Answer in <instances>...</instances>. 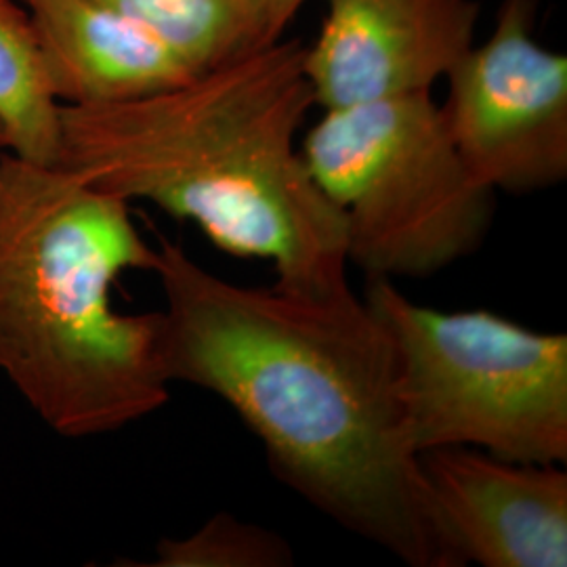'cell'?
Returning a JSON list of instances; mask_svg holds the SVG:
<instances>
[{
  "label": "cell",
  "mask_w": 567,
  "mask_h": 567,
  "mask_svg": "<svg viewBox=\"0 0 567 567\" xmlns=\"http://www.w3.org/2000/svg\"><path fill=\"white\" fill-rule=\"evenodd\" d=\"M20 2L61 105L140 100L196 76L154 34L97 0Z\"/></svg>",
  "instance_id": "9c48e42d"
},
{
  "label": "cell",
  "mask_w": 567,
  "mask_h": 567,
  "mask_svg": "<svg viewBox=\"0 0 567 567\" xmlns=\"http://www.w3.org/2000/svg\"><path fill=\"white\" fill-rule=\"evenodd\" d=\"M303 53L301 42L278 39L163 93L61 105L55 164L196 225L231 257L271 264L280 290H349L343 215L297 143L316 105Z\"/></svg>",
  "instance_id": "7a4b0ae2"
},
{
  "label": "cell",
  "mask_w": 567,
  "mask_h": 567,
  "mask_svg": "<svg viewBox=\"0 0 567 567\" xmlns=\"http://www.w3.org/2000/svg\"><path fill=\"white\" fill-rule=\"evenodd\" d=\"M158 347L168 383L200 386L264 444L274 477L410 567H461L405 433L383 326L349 288L301 297L229 282L161 238Z\"/></svg>",
  "instance_id": "6da1fadb"
},
{
  "label": "cell",
  "mask_w": 567,
  "mask_h": 567,
  "mask_svg": "<svg viewBox=\"0 0 567 567\" xmlns=\"http://www.w3.org/2000/svg\"><path fill=\"white\" fill-rule=\"evenodd\" d=\"M295 550L278 532L240 522L231 513L213 515L187 538L161 540L154 567H288Z\"/></svg>",
  "instance_id": "7c38bea8"
},
{
  "label": "cell",
  "mask_w": 567,
  "mask_h": 567,
  "mask_svg": "<svg viewBox=\"0 0 567 567\" xmlns=\"http://www.w3.org/2000/svg\"><path fill=\"white\" fill-rule=\"evenodd\" d=\"M477 0H326L305 47L313 103L343 110L431 93L475 44Z\"/></svg>",
  "instance_id": "52a82bcc"
},
{
  "label": "cell",
  "mask_w": 567,
  "mask_h": 567,
  "mask_svg": "<svg viewBox=\"0 0 567 567\" xmlns=\"http://www.w3.org/2000/svg\"><path fill=\"white\" fill-rule=\"evenodd\" d=\"M421 471L458 566H567V473L559 465L437 447L421 454Z\"/></svg>",
  "instance_id": "ba28073f"
},
{
  "label": "cell",
  "mask_w": 567,
  "mask_h": 567,
  "mask_svg": "<svg viewBox=\"0 0 567 567\" xmlns=\"http://www.w3.org/2000/svg\"><path fill=\"white\" fill-rule=\"evenodd\" d=\"M303 4L305 0H257L267 41L282 39L284 30Z\"/></svg>",
  "instance_id": "4fadbf2b"
},
{
  "label": "cell",
  "mask_w": 567,
  "mask_h": 567,
  "mask_svg": "<svg viewBox=\"0 0 567 567\" xmlns=\"http://www.w3.org/2000/svg\"><path fill=\"white\" fill-rule=\"evenodd\" d=\"M536 0H503L494 32L447 74L440 105L466 168L492 192L567 177V58L534 39Z\"/></svg>",
  "instance_id": "8992f818"
},
{
  "label": "cell",
  "mask_w": 567,
  "mask_h": 567,
  "mask_svg": "<svg viewBox=\"0 0 567 567\" xmlns=\"http://www.w3.org/2000/svg\"><path fill=\"white\" fill-rule=\"evenodd\" d=\"M61 103L20 0H0V147L21 161L55 164Z\"/></svg>",
  "instance_id": "30bf717a"
},
{
  "label": "cell",
  "mask_w": 567,
  "mask_h": 567,
  "mask_svg": "<svg viewBox=\"0 0 567 567\" xmlns=\"http://www.w3.org/2000/svg\"><path fill=\"white\" fill-rule=\"evenodd\" d=\"M140 23L196 74L267 44L257 0H97Z\"/></svg>",
  "instance_id": "8fae6325"
},
{
  "label": "cell",
  "mask_w": 567,
  "mask_h": 567,
  "mask_svg": "<svg viewBox=\"0 0 567 567\" xmlns=\"http://www.w3.org/2000/svg\"><path fill=\"white\" fill-rule=\"evenodd\" d=\"M154 267L126 200L0 154V372L61 437L112 433L168 402L158 311L112 303L124 271Z\"/></svg>",
  "instance_id": "3957f363"
},
{
  "label": "cell",
  "mask_w": 567,
  "mask_h": 567,
  "mask_svg": "<svg viewBox=\"0 0 567 567\" xmlns=\"http://www.w3.org/2000/svg\"><path fill=\"white\" fill-rule=\"evenodd\" d=\"M364 301L391 344L395 393L419 456L475 447L517 463H566V334L486 309H431L391 280H368Z\"/></svg>",
  "instance_id": "277c9868"
},
{
  "label": "cell",
  "mask_w": 567,
  "mask_h": 567,
  "mask_svg": "<svg viewBox=\"0 0 567 567\" xmlns=\"http://www.w3.org/2000/svg\"><path fill=\"white\" fill-rule=\"evenodd\" d=\"M301 154L368 280L429 278L487 238L496 192L466 168L431 93L324 110Z\"/></svg>",
  "instance_id": "5b68a950"
}]
</instances>
